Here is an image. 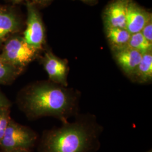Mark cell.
<instances>
[{"label": "cell", "instance_id": "obj_16", "mask_svg": "<svg viewBox=\"0 0 152 152\" xmlns=\"http://www.w3.org/2000/svg\"><path fill=\"white\" fill-rule=\"evenodd\" d=\"M140 32L144 38L152 43V19L147 23Z\"/></svg>", "mask_w": 152, "mask_h": 152}, {"label": "cell", "instance_id": "obj_11", "mask_svg": "<svg viewBox=\"0 0 152 152\" xmlns=\"http://www.w3.org/2000/svg\"><path fill=\"white\" fill-rule=\"evenodd\" d=\"M105 33L107 38L113 50L128 46L131 34L126 28H106Z\"/></svg>", "mask_w": 152, "mask_h": 152}, {"label": "cell", "instance_id": "obj_19", "mask_svg": "<svg viewBox=\"0 0 152 152\" xmlns=\"http://www.w3.org/2000/svg\"><path fill=\"white\" fill-rule=\"evenodd\" d=\"M0 152H29V150H18V151H0Z\"/></svg>", "mask_w": 152, "mask_h": 152}, {"label": "cell", "instance_id": "obj_21", "mask_svg": "<svg viewBox=\"0 0 152 152\" xmlns=\"http://www.w3.org/2000/svg\"><path fill=\"white\" fill-rule=\"evenodd\" d=\"M13 1L15 2H22V1H24V0H13Z\"/></svg>", "mask_w": 152, "mask_h": 152}, {"label": "cell", "instance_id": "obj_13", "mask_svg": "<svg viewBox=\"0 0 152 152\" xmlns=\"http://www.w3.org/2000/svg\"><path fill=\"white\" fill-rule=\"evenodd\" d=\"M23 70L9 64L0 56V85L11 84L22 73Z\"/></svg>", "mask_w": 152, "mask_h": 152}, {"label": "cell", "instance_id": "obj_10", "mask_svg": "<svg viewBox=\"0 0 152 152\" xmlns=\"http://www.w3.org/2000/svg\"><path fill=\"white\" fill-rule=\"evenodd\" d=\"M20 28V22L16 14L8 9L0 8V44Z\"/></svg>", "mask_w": 152, "mask_h": 152}, {"label": "cell", "instance_id": "obj_5", "mask_svg": "<svg viewBox=\"0 0 152 152\" xmlns=\"http://www.w3.org/2000/svg\"><path fill=\"white\" fill-rule=\"evenodd\" d=\"M29 46L37 50L42 49L45 43V28L37 9L32 4H27V27L23 37Z\"/></svg>", "mask_w": 152, "mask_h": 152}, {"label": "cell", "instance_id": "obj_1", "mask_svg": "<svg viewBox=\"0 0 152 152\" xmlns=\"http://www.w3.org/2000/svg\"><path fill=\"white\" fill-rule=\"evenodd\" d=\"M17 101L29 117L53 115L63 118L71 109L72 100L62 88L49 82H38L24 88Z\"/></svg>", "mask_w": 152, "mask_h": 152}, {"label": "cell", "instance_id": "obj_6", "mask_svg": "<svg viewBox=\"0 0 152 152\" xmlns=\"http://www.w3.org/2000/svg\"><path fill=\"white\" fill-rule=\"evenodd\" d=\"M130 0H112L104 9L103 19L105 28H126V18Z\"/></svg>", "mask_w": 152, "mask_h": 152}, {"label": "cell", "instance_id": "obj_9", "mask_svg": "<svg viewBox=\"0 0 152 152\" xmlns=\"http://www.w3.org/2000/svg\"><path fill=\"white\" fill-rule=\"evenodd\" d=\"M114 59L121 69L128 76L133 77L140 62L142 54L128 46L115 49Z\"/></svg>", "mask_w": 152, "mask_h": 152}, {"label": "cell", "instance_id": "obj_3", "mask_svg": "<svg viewBox=\"0 0 152 152\" xmlns=\"http://www.w3.org/2000/svg\"><path fill=\"white\" fill-rule=\"evenodd\" d=\"M38 52L37 49L29 46L23 37L15 36L6 40L0 56L9 64L23 69L36 58Z\"/></svg>", "mask_w": 152, "mask_h": 152}, {"label": "cell", "instance_id": "obj_4", "mask_svg": "<svg viewBox=\"0 0 152 152\" xmlns=\"http://www.w3.org/2000/svg\"><path fill=\"white\" fill-rule=\"evenodd\" d=\"M36 136L27 127L11 119L0 143L1 151L29 150L34 145Z\"/></svg>", "mask_w": 152, "mask_h": 152}, {"label": "cell", "instance_id": "obj_14", "mask_svg": "<svg viewBox=\"0 0 152 152\" xmlns=\"http://www.w3.org/2000/svg\"><path fill=\"white\" fill-rule=\"evenodd\" d=\"M128 46L136 50L142 55L152 52V42L144 38L141 32L131 34Z\"/></svg>", "mask_w": 152, "mask_h": 152}, {"label": "cell", "instance_id": "obj_20", "mask_svg": "<svg viewBox=\"0 0 152 152\" xmlns=\"http://www.w3.org/2000/svg\"><path fill=\"white\" fill-rule=\"evenodd\" d=\"M80 1H81L83 2L87 3V4H91V3L94 2V1H95L96 0H80Z\"/></svg>", "mask_w": 152, "mask_h": 152}, {"label": "cell", "instance_id": "obj_7", "mask_svg": "<svg viewBox=\"0 0 152 152\" xmlns=\"http://www.w3.org/2000/svg\"><path fill=\"white\" fill-rule=\"evenodd\" d=\"M152 19V14L130 0L127 10L126 29L131 34L140 32L147 23Z\"/></svg>", "mask_w": 152, "mask_h": 152}, {"label": "cell", "instance_id": "obj_12", "mask_svg": "<svg viewBox=\"0 0 152 152\" xmlns=\"http://www.w3.org/2000/svg\"><path fill=\"white\" fill-rule=\"evenodd\" d=\"M133 77H136L137 81L147 82L151 81L152 78V52L142 55L136 72Z\"/></svg>", "mask_w": 152, "mask_h": 152}, {"label": "cell", "instance_id": "obj_18", "mask_svg": "<svg viewBox=\"0 0 152 152\" xmlns=\"http://www.w3.org/2000/svg\"><path fill=\"white\" fill-rule=\"evenodd\" d=\"M36 1L41 4H47V3H49L50 2L52 1L53 0H36Z\"/></svg>", "mask_w": 152, "mask_h": 152}, {"label": "cell", "instance_id": "obj_2", "mask_svg": "<svg viewBox=\"0 0 152 152\" xmlns=\"http://www.w3.org/2000/svg\"><path fill=\"white\" fill-rule=\"evenodd\" d=\"M93 137L85 127L79 125L65 126L52 131L44 137L42 152H87Z\"/></svg>", "mask_w": 152, "mask_h": 152}, {"label": "cell", "instance_id": "obj_22", "mask_svg": "<svg viewBox=\"0 0 152 152\" xmlns=\"http://www.w3.org/2000/svg\"><path fill=\"white\" fill-rule=\"evenodd\" d=\"M152 152V151H149V152Z\"/></svg>", "mask_w": 152, "mask_h": 152}, {"label": "cell", "instance_id": "obj_8", "mask_svg": "<svg viewBox=\"0 0 152 152\" xmlns=\"http://www.w3.org/2000/svg\"><path fill=\"white\" fill-rule=\"evenodd\" d=\"M42 63L51 81L66 85L68 68L64 60L58 58L51 51H48L45 54Z\"/></svg>", "mask_w": 152, "mask_h": 152}, {"label": "cell", "instance_id": "obj_17", "mask_svg": "<svg viewBox=\"0 0 152 152\" xmlns=\"http://www.w3.org/2000/svg\"><path fill=\"white\" fill-rule=\"evenodd\" d=\"M11 105V102L0 90V107H9V108H10Z\"/></svg>", "mask_w": 152, "mask_h": 152}, {"label": "cell", "instance_id": "obj_15", "mask_svg": "<svg viewBox=\"0 0 152 152\" xmlns=\"http://www.w3.org/2000/svg\"><path fill=\"white\" fill-rule=\"evenodd\" d=\"M10 113V108L0 107V143L11 120Z\"/></svg>", "mask_w": 152, "mask_h": 152}]
</instances>
